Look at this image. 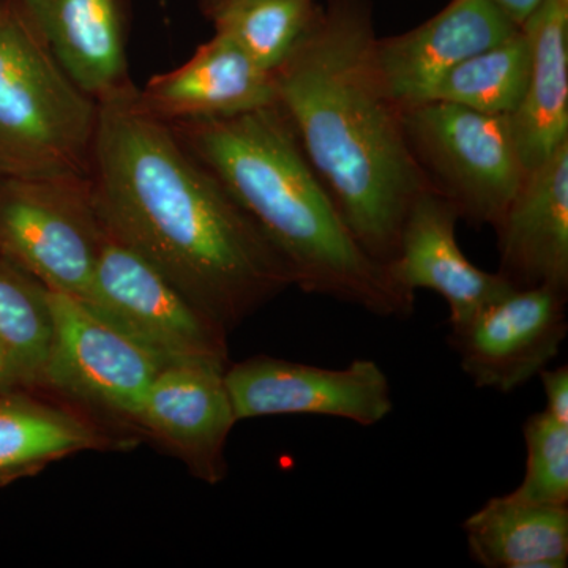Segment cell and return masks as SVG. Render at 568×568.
<instances>
[{"label": "cell", "mask_w": 568, "mask_h": 568, "mask_svg": "<svg viewBox=\"0 0 568 568\" xmlns=\"http://www.w3.org/2000/svg\"><path fill=\"white\" fill-rule=\"evenodd\" d=\"M91 182L104 226L226 334L294 286L282 254L132 85L99 102Z\"/></svg>", "instance_id": "obj_1"}, {"label": "cell", "mask_w": 568, "mask_h": 568, "mask_svg": "<svg viewBox=\"0 0 568 568\" xmlns=\"http://www.w3.org/2000/svg\"><path fill=\"white\" fill-rule=\"evenodd\" d=\"M364 0H328L274 71L276 104L351 233L388 264L410 205L429 189L407 142L403 108L377 69Z\"/></svg>", "instance_id": "obj_2"}, {"label": "cell", "mask_w": 568, "mask_h": 568, "mask_svg": "<svg viewBox=\"0 0 568 568\" xmlns=\"http://www.w3.org/2000/svg\"><path fill=\"white\" fill-rule=\"evenodd\" d=\"M290 265L294 286L381 317H407L414 293L362 248L278 104L170 123Z\"/></svg>", "instance_id": "obj_3"}, {"label": "cell", "mask_w": 568, "mask_h": 568, "mask_svg": "<svg viewBox=\"0 0 568 568\" xmlns=\"http://www.w3.org/2000/svg\"><path fill=\"white\" fill-rule=\"evenodd\" d=\"M99 102L48 50L21 3L0 10V178L91 175Z\"/></svg>", "instance_id": "obj_4"}, {"label": "cell", "mask_w": 568, "mask_h": 568, "mask_svg": "<svg viewBox=\"0 0 568 568\" xmlns=\"http://www.w3.org/2000/svg\"><path fill=\"white\" fill-rule=\"evenodd\" d=\"M414 159L459 219L495 226L526 178L510 118L426 100L403 108Z\"/></svg>", "instance_id": "obj_5"}, {"label": "cell", "mask_w": 568, "mask_h": 568, "mask_svg": "<svg viewBox=\"0 0 568 568\" xmlns=\"http://www.w3.org/2000/svg\"><path fill=\"white\" fill-rule=\"evenodd\" d=\"M103 233L91 175L0 178V252L47 290L84 301Z\"/></svg>", "instance_id": "obj_6"}, {"label": "cell", "mask_w": 568, "mask_h": 568, "mask_svg": "<svg viewBox=\"0 0 568 568\" xmlns=\"http://www.w3.org/2000/svg\"><path fill=\"white\" fill-rule=\"evenodd\" d=\"M84 302L164 365L227 361L226 332L106 226Z\"/></svg>", "instance_id": "obj_7"}, {"label": "cell", "mask_w": 568, "mask_h": 568, "mask_svg": "<svg viewBox=\"0 0 568 568\" xmlns=\"http://www.w3.org/2000/svg\"><path fill=\"white\" fill-rule=\"evenodd\" d=\"M47 297L52 342L44 384L134 418L163 362L81 298L50 290Z\"/></svg>", "instance_id": "obj_8"}, {"label": "cell", "mask_w": 568, "mask_h": 568, "mask_svg": "<svg viewBox=\"0 0 568 568\" xmlns=\"http://www.w3.org/2000/svg\"><path fill=\"white\" fill-rule=\"evenodd\" d=\"M226 386L239 422L325 416L373 426L394 409L390 381L369 358H357L345 368H323L257 355L226 368Z\"/></svg>", "instance_id": "obj_9"}, {"label": "cell", "mask_w": 568, "mask_h": 568, "mask_svg": "<svg viewBox=\"0 0 568 568\" xmlns=\"http://www.w3.org/2000/svg\"><path fill=\"white\" fill-rule=\"evenodd\" d=\"M567 294L552 286L514 290L450 327L448 343L474 386L510 394L548 368L567 336Z\"/></svg>", "instance_id": "obj_10"}, {"label": "cell", "mask_w": 568, "mask_h": 568, "mask_svg": "<svg viewBox=\"0 0 568 568\" xmlns=\"http://www.w3.org/2000/svg\"><path fill=\"white\" fill-rule=\"evenodd\" d=\"M459 213L435 190L426 189L410 205L399 235L398 252L387 264L399 286L416 294L428 290L448 306V327L465 324L517 287L499 272L470 263L457 242Z\"/></svg>", "instance_id": "obj_11"}, {"label": "cell", "mask_w": 568, "mask_h": 568, "mask_svg": "<svg viewBox=\"0 0 568 568\" xmlns=\"http://www.w3.org/2000/svg\"><path fill=\"white\" fill-rule=\"evenodd\" d=\"M134 420L174 448L209 481L224 474L223 452L237 424L226 362H175L160 368Z\"/></svg>", "instance_id": "obj_12"}, {"label": "cell", "mask_w": 568, "mask_h": 568, "mask_svg": "<svg viewBox=\"0 0 568 568\" xmlns=\"http://www.w3.org/2000/svg\"><path fill=\"white\" fill-rule=\"evenodd\" d=\"M519 28L493 0H452L413 31L376 39L377 69L396 103L410 106L425 102L448 70Z\"/></svg>", "instance_id": "obj_13"}, {"label": "cell", "mask_w": 568, "mask_h": 568, "mask_svg": "<svg viewBox=\"0 0 568 568\" xmlns=\"http://www.w3.org/2000/svg\"><path fill=\"white\" fill-rule=\"evenodd\" d=\"M493 227L499 274L511 286L568 291V141L526 174Z\"/></svg>", "instance_id": "obj_14"}, {"label": "cell", "mask_w": 568, "mask_h": 568, "mask_svg": "<svg viewBox=\"0 0 568 568\" xmlns=\"http://www.w3.org/2000/svg\"><path fill=\"white\" fill-rule=\"evenodd\" d=\"M138 100L166 123L222 118L275 104L274 73L215 33L181 67L152 78Z\"/></svg>", "instance_id": "obj_15"}, {"label": "cell", "mask_w": 568, "mask_h": 568, "mask_svg": "<svg viewBox=\"0 0 568 568\" xmlns=\"http://www.w3.org/2000/svg\"><path fill=\"white\" fill-rule=\"evenodd\" d=\"M48 50L82 92L102 102L129 88L123 0H20Z\"/></svg>", "instance_id": "obj_16"}, {"label": "cell", "mask_w": 568, "mask_h": 568, "mask_svg": "<svg viewBox=\"0 0 568 568\" xmlns=\"http://www.w3.org/2000/svg\"><path fill=\"white\" fill-rule=\"evenodd\" d=\"M521 29L530 50L528 82L508 118L529 174L568 141V0H541Z\"/></svg>", "instance_id": "obj_17"}, {"label": "cell", "mask_w": 568, "mask_h": 568, "mask_svg": "<svg viewBox=\"0 0 568 568\" xmlns=\"http://www.w3.org/2000/svg\"><path fill=\"white\" fill-rule=\"evenodd\" d=\"M470 558L485 568H564L568 506H547L508 493L491 497L463 523Z\"/></svg>", "instance_id": "obj_18"}, {"label": "cell", "mask_w": 568, "mask_h": 568, "mask_svg": "<svg viewBox=\"0 0 568 568\" xmlns=\"http://www.w3.org/2000/svg\"><path fill=\"white\" fill-rule=\"evenodd\" d=\"M529 65L528 39L519 28L508 39L448 70L426 100L462 104L487 114L511 115L525 95Z\"/></svg>", "instance_id": "obj_19"}, {"label": "cell", "mask_w": 568, "mask_h": 568, "mask_svg": "<svg viewBox=\"0 0 568 568\" xmlns=\"http://www.w3.org/2000/svg\"><path fill=\"white\" fill-rule=\"evenodd\" d=\"M320 9V0H224L207 17L215 33L234 41L257 65L274 73Z\"/></svg>", "instance_id": "obj_20"}, {"label": "cell", "mask_w": 568, "mask_h": 568, "mask_svg": "<svg viewBox=\"0 0 568 568\" xmlns=\"http://www.w3.org/2000/svg\"><path fill=\"white\" fill-rule=\"evenodd\" d=\"M99 443L77 417L39 403L0 399V476L89 450Z\"/></svg>", "instance_id": "obj_21"}, {"label": "cell", "mask_w": 568, "mask_h": 568, "mask_svg": "<svg viewBox=\"0 0 568 568\" xmlns=\"http://www.w3.org/2000/svg\"><path fill=\"white\" fill-rule=\"evenodd\" d=\"M51 342L47 290L11 261H0V353L14 379L44 384Z\"/></svg>", "instance_id": "obj_22"}, {"label": "cell", "mask_w": 568, "mask_h": 568, "mask_svg": "<svg viewBox=\"0 0 568 568\" xmlns=\"http://www.w3.org/2000/svg\"><path fill=\"white\" fill-rule=\"evenodd\" d=\"M523 436L525 477L511 495L529 503L568 506V425L541 410L525 422Z\"/></svg>", "instance_id": "obj_23"}, {"label": "cell", "mask_w": 568, "mask_h": 568, "mask_svg": "<svg viewBox=\"0 0 568 568\" xmlns=\"http://www.w3.org/2000/svg\"><path fill=\"white\" fill-rule=\"evenodd\" d=\"M541 386H544L545 398H547V410L549 416L556 418L560 424L568 425V366H558L555 369L545 368L540 373Z\"/></svg>", "instance_id": "obj_24"}, {"label": "cell", "mask_w": 568, "mask_h": 568, "mask_svg": "<svg viewBox=\"0 0 568 568\" xmlns=\"http://www.w3.org/2000/svg\"><path fill=\"white\" fill-rule=\"evenodd\" d=\"M511 21L521 26L529 14L540 6L541 0H493Z\"/></svg>", "instance_id": "obj_25"}, {"label": "cell", "mask_w": 568, "mask_h": 568, "mask_svg": "<svg viewBox=\"0 0 568 568\" xmlns=\"http://www.w3.org/2000/svg\"><path fill=\"white\" fill-rule=\"evenodd\" d=\"M223 2L224 0H201V6H203L204 13L209 14L215 7H219L220 3Z\"/></svg>", "instance_id": "obj_26"}, {"label": "cell", "mask_w": 568, "mask_h": 568, "mask_svg": "<svg viewBox=\"0 0 568 568\" xmlns=\"http://www.w3.org/2000/svg\"><path fill=\"white\" fill-rule=\"evenodd\" d=\"M2 7H3V3H2V2H0V10H2Z\"/></svg>", "instance_id": "obj_27"}]
</instances>
